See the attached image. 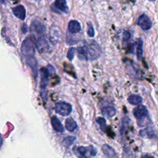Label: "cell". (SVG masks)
Here are the masks:
<instances>
[{"mask_svg": "<svg viewBox=\"0 0 158 158\" xmlns=\"http://www.w3.org/2000/svg\"><path fill=\"white\" fill-rule=\"evenodd\" d=\"M141 158H154V157L149 154H144V155H143Z\"/></svg>", "mask_w": 158, "mask_h": 158, "instance_id": "83f0119b", "label": "cell"}, {"mask_svg": "<svg viewBox=\"0 0 158 158\" xmlns=\"http://www.w3.org/2000/svg\"><path fill=\"white\" fill-rule=\"evenodd\" d=\"M40 75V92H47L46 88L49 81V75H51L49 70L46 67H42L39 71Z\"/></svg>", "mask_w": 158, "mask_h": 158, "instance_id": "52a82bcc", "label": "cell"}, {"mask_svg": "<svg viewBox=\"0 0 158 158\" xmlns=\"http://www.w3.org/2000/svg\"><path fill=\"white\" fill-rule=\"evenodd\" d=\"M51 125L53 129L56 131L59 132V133L64 132V127L62 124V123L60 122V121L58 119V118L56 116H53L51 117Z\"/></svg>", "mask_w": 158, "mask_h": 158, "instance_id": "2e32d148", "label": "cell"}, {"mask_svg": "<svg viewBox=\"0 0 158 158\" xmlns=\"http://www.w3.org/2000/svg\"><path fill=\"white\" fill-rule=\"evenodd\" d=\"M139 134L143 137H147V138H152L154 135L153 130L150 128H146L140 131Z\"/></svg>", "mask_w": 158, "mask_h": 158, "instance_id": "44dd1931", "label": "cell"}, {"mask_svg": "<svg viewBox=\"0 0 158 158\" xmlns=\"http://www.w3.org/2000/svg\"><path fill=\"white\" fill-rule=\"evenodd\" d=\"M78 57L83 60H93L98 59L102 53V49L99 44L94 40H89L85 42L83 46L77 49Z\"/></svg>", "mask_w": 158, "mask_h": 158, "instance_id": "6da1fadb", "label": "cell"}, {"mask_svg": "<svg viewBox=\"0 0 158 158\" xmlns=\"http://www.w3.org/2000/svg\"><path fill=\"white\" fill-rule=\"evenodd\" d=\"M33 41L35 42V46L40 53H44L48 51V49H49V43L48 40H46L45 35L40 36L35 39Z\"/></svg>", "mask_w": 158, "mask_h": 158, "instance_id": "9c48e42d", "label": "cell"}, {"mask_svg": "<svg viewBox=\"0 0 158 158\" xmlns=\"http://www.w3.org/2000/svg\"><path fill=\"white\" fill-rule=\"evenodd\" d=\"M13 14L21 20H24L26 17V10L23 5H18L12 9Z\"/></svg>", "mask_w": 158, "mask_h": 158, "instance_id": "5bb4252c", "label": "cell"}, {"mask_svg": "<svg viewBox=\"0 0 158 158\" xmlns=\"http://www.w3.org/2000/svg\"><path fill=\"white\" fill-rule=\"evenodd\" d=\"M49 38L50 41L53 44H57L61 40L62 35L60 29L56 26H52L49 30Z\"/></svg>", "mask_w": 158, "mask_h": 158, "instance_id": "30bf717a", "label": "cell"}, {"mask_svg": "<svg viewBox=\"0 0 158 158\" xmlns=\"http://www.w3.org/2000/svg\"><path fill=\"white\" fill-rule=\"evenodd\" d=\"M101 111L105 117L112 118L116 114V109L112 104H104L101 107Z\"/></svg>", "mask_w": 158, "mask_h": 158, "instance_id": "4fadbf2b", "label": "cell"}, {"mask_svg": "<svg viewBox=\"0 0 158 158\" xmlns=\"http://www.w3.org/2000/svg\"><path fill=\"white\" fill-rule=\"evenodd\" d=\"M77 127V123L72 117L67 118L65 122V128L69 131H74Z\"/></svg>", "mask_w": 158, "mask_h": 158, "instance_id": "ac0fdd59", "label": "cell"}, {"mask_svg": "<svg viewBox=\"0 0 158 158\" xmlns=\"http://www.w3.org/2000/svg\"><path fill=\"white\" fill-rule=\"evenodd\" d=\"M128 101L130 104L132 105H139L142 101L143 99L141 96L136 94H132L128 98Z\"/></svg>", "mask_w": 158, "mask_h": 158, "instance_id": "ffe728a7", "label": "cell"}, {"mask_svg": "<svg viewBox=\"0 0 158 158\" xmlns=\"http://www.w3.org/2000/svg\"><path fill=\"white\" fill-rule=\"evenodd\" d=\"M135 117L137 119L138 125L140 127H145L150 122L149 113L146 107L143 105H139L133 110Z\"/></svg>", "mask_w": 158, "mask_h": 158, "instance_id": "7a4b0ae2", "label": "cell"}, {"mask_svg": "<svg viewBox=\"0 0 158 158\" xmlns=\"http://www.w3.org/2000/svg\"><path fill=\"white\" fill-rule=\"evenodd\" d=\"M80 23L76 20H72L69 22L68 24V32L71 34H77L81 31Z\"/></svg>", "mask_w": 158, "mask_h": 158, "instance_id": "9a60e30c", "label": "cell"}, {"mask_svg": "<svg viewBox=\"0 0 158 158\" xmlns=\"http://www.w3.org/2000/svg\"><path fill=\"white\" fill-rule=\"evenodd\" d=\"M25 61L27 65L31 69V73L35 78L36 79L38 75V61L35 56H31L25 58Z\"/></svg>", "mask_w": 158, "mask_h": 158, "instance_id": "7c38bea8", "label": "cell"}, {"mask_svg": "<svg viewBox=\"0 0 158 158\" xmlns=\"http://www.w3.org/2000/svg\"><path fill=\"white\" fill-rule=\"evenodd\" d=\"M27 29H28V28H27V24H26V23H23V25H22V27H21V30H22V33H24V34L27 33V31H28Z\"/></svg>", "mask_w": 158, "mask_h": 158, "instance_id": "4316f807", "label": "cell"}, {"mask_svg": "<svg viewBox=\"0 0 158 158\" xmlns=\"http://www.w3.org/2000/svg\"><path fill=\"white\" fill-rule=\"evenodd\" d=\"M136 56L138 60H140L143 57V41L141 38H138L136 41Z\"/></svg>", "mask_w": 158, "mask_h": 158, "instance_id": "d6986e66", "label": "cell"}, {"mask_svg": "<svg viewBox=\"0 0 158 158\" xmlns=\"http://www.w3.org/2000/svg\"><path fill=\"white\" fill-rule=\"evenodd\" d=\"M51 10L57 14H67L69 9L65 0H57L51 5Z\"/></svg>", "mask_w": 158, "mask_h": 158, "instance_id": "ba28073f", "label": "cell"}, {"mask_svg": "<svg viewBox=\"0 0 158 158\" xmlns=\"http://www.w3.org/2000/svg\"><path fill=\"white\" fill-rule=\"evenodd\" d=\"M74 154L79 158H88L96 154L97 151L94 147L89 146H75L73 148Z\"/></svg>", "mask_w": 158, "mask_h": 158, "instance_id": "5b68a950", "label": "cell"}, {"mask_svg": "<svg viewBox=\"0 0 158 158\" xmlns=\"http://www.w3.org/2000/svg\"><path fill=\"white\" fill-rule=\"evenodd\" d=\"M55 111L62 116H68L72 111V106L64 101H59L55 105Z\"/></svg>", "mask_w": 158, "mask_h": 158, "instance_id": "8992f818", "label": "cell"}, {"mask_svg": "<svg viewBox=\"0 0 158 158\" xmlns=\"http://www.w3.org/2000/svg\"><path fill=\"white\" fill-rule=\"evenodd\" d=\"M35 42L30 37L26 38L22 43L20 47L21 53L23 56L27 57L35 56Z\"/></svg>", "mask_w": 158, "mask_h": 158, "instance_id": "277c9868", "label": "cell"}, {"mask_svg": "<svg viewBox=\"0 0 158 158\" xmlns=\"http://www.w3.org/2000/svg\"><path fill=\"white\" fill-rule=\"evenodd\" d=\"M103 152L107 158H118L114 149L109 144H104L102 147Z\"/></svg>", "mask_w": 158, "mask_h": 158, "instance_id": "e0dca14e", "label": "cell"}, {"mask_svg": "<svg viewBox=\"0 0 158 158\" xmlns=\"http://www.w3.org/2000/svg\"><path fill=\"white\" fill-rule=\"evenodd\" d=\"M96 122L99 124L100 128L102 130L104 131L106 127V120L103 117H98L96 120Z\"/></svg>", "mask_w": 158, "mask_h": 158, "instance_id": "7402d4cb", "label": "cell"}, {"mask_svg": "<svg viewBox=\"0 0 158 158\" xmlns=\"http://www.w3.org/2000/svg\"><path fill=\"white\" fill-rule=\"evenodd\" d=\"M75 139V138L73 136H69L65 139V142L67 143L68 145H70L73 143L74 140Z\"/></svg>", "mask_w": 158, "mask_h": 158, "instance_id": "484cf974", "label": "cell"}, {"mask_svg": "<svg viewBox=\"0 0 158 158\" xmlns=\"http://www.w3.org/2000/svg\"><path fill=\"white\" fill-rule=\"evenodd\" d=\"M75 51H76V48H75L73 47H71L69 49L67 53V57L69 60L72 61L73 60L74 56H75Z\"/></svg>", "mask_w": 158, "mask_h": 158, "instance_id": "cb8c5ba5", "label": "cell"}, {"mask_svg": "<svg viewBox=\"0 0 158 158\" xmlns=\"http://www.w3.org/2000/svg\"><path fill=\"white\" fill-rule=\"evenodd\" d=\"M30 30L34 40L40 36L45 35L46 27L43 22L38 19L33 20L30 25Z\"/></svg>", "mask_w": 158, "mask_h": 158, "instance_id": "3957f363", "label": "cell"}, {"mask_svg": "<svg viewBox=\"0 0 158 158\" xmlns=\"http://www.w3.org/2000/svg\"><path fill=\"white\" fill-rule=\"evenodd\" d=\"M86 32H87L88 35L89 37H91V38L94 37V30L93 24L91 22H88V23H87Z\"/></svg>", "mask_w": 158, "mask_h": 158, "instance_id": "603a6c76", "label": "cell"}, {"mask_svg": "<svg viewBox=\"0 0 158 158\" xmlns=\"http://www.w3.org/2000/svg\"><path fill=\"white\" fill-rule=\"evenodd\" d=\"M138 25L144 31L149 30L152 27V22L149 17L146 14L141 15L137 21Z\"/></svg>", "mask_w": 158, "mask_h": 158, "instance_id": "8fae6325", "label": "cell"}, {"mask_svg": "<svg viewBox=\"0 0 158 158\" xmlns=\"http://www.w3.org/2000/svg\"><path fill=\"white\" fill-rule=\"evenodd\" d=\"M131 38V34L128 31H124L123 34V40L124 42H128Z\"/></svg>", "mask_w": 158, "mask_h": 158, "instance_id": "d4e9b609", "label": "cell"}]
</instances>
